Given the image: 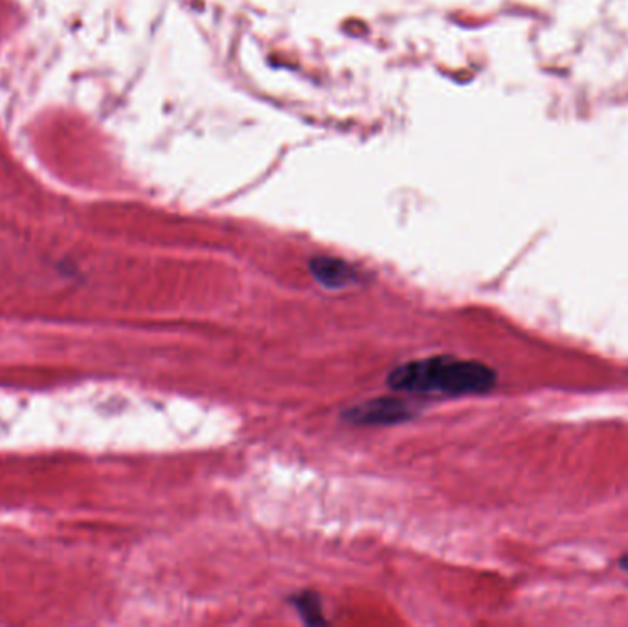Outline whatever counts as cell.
I'll return each mask as SVG.
<instances>
[{
  "mask_svg": "<svg viewBox=\"0 0 628 627\" xmlns=\"http://www.w3.org/2000/svg\"><path fill=\"white\" fill-rule=\"evenodd\" d=\"M389 388L418 396H473L497 385V372L484 362L436 356L405 362L388 375Z\"/></svg>",
  "mask_w": 628,
  "mask_h": 627,
  "instance_id": "cell-1",
  "label": "cell"
},
{
  "mask_svg": "<svg viewBox=\"0 0 628 627\" xmlns=\"http://www.w3.org/2000/svg\"><path fill=\"white\" fill-rule=\"evenodd\" d=\"M621 567H623V571H627V573H628V558H625V560H621Z\"/></svg>",
  "mask_w": 628,
  "mask_h": 627,
  "instance_id": "cell-5",
  "label": "cell"
},
{
  "mask_svg": "<svg viewBox=\"0 0 628 627\" xmlns=\"http://www.w3.org/2000/svg\"><path fill=\"white\" fill-rule=\"evenodd\" d=\"M299 616L307 622V624H322V602L315 592H302L293 600Z\"/></svg>",
  "mask_w": 628,
  "mask_h": 627,
  "instance_id": "cell-4",
  "label": "cell"
},
{
  "mask_svg": "<svg viewBox=\"0 0 628 627\" xmlns=\"http://www.w3.org/2000/svg\"><path fill=\"white\" fill-rule=\"evenodd\" d=\"M311 274L318 284L328 290H344L347 285L359 282V272L351 264L341 258L318 256L311 259Z\"/></svg>",
  "mask_w": 628,
  "mask_h": 627,
  "instance_id": "cell-3",
  "label": "cell"
},
{
  "mask_svg": "<svg viewBox=\"0 0 628 627\" xmlns=\"http://www.w3.org/2000/svg\"><path fill=\"white\" fill-rule=\"evenodd\" d=\"M413 412L402 399L379 398L354 405L344 412V420L355 425H392L412 418Z\"/></svg>",
  "mask_w": 628,
  "mask_h": 627,
  "instance_id": "cell-2",
  "label": "cell"
}]
</instances>
